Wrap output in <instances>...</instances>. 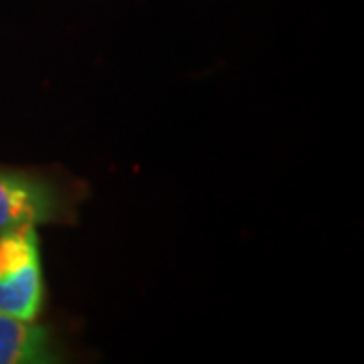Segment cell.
Listing matches in <instances>:
<instances>
[{
    "label": "cell",
    "mask_w": 364,
    "mask_h": 364,
    "mask_svg": "<svg viewBox=\"0 0 364 364\" xmlns=\"http://www.w3.org/2000/svg\"><path fill=\"white\" fill-rule=\"evenodd\" d=\"M63 193L43 176L0 168V231L65 219Z\"/></svg>",
    "instance_id": "cell-2"
},
{
    "label": "cell",
    "mask_w": 364,
    "mask_h": 364,
    "mask_svg": "<svg viewBox=\"0 0 364 364\" xmlns=\"http://www.w3.org/2000/svg\"><path fill=\"white\" fill-rule=\"evenodd\" d=\"M55 363L49 332L43 326L0 312V364Z\"/></svg>",
    "instance_id": "cell-3"
},
{
    "label": "cell",
    "mask_w": 364,
    "mask_h": 364,
    "mask_svg": "<svg viewBox=\"0 0 364 364\" xmlns=\"http://www.w3.org/2000/svg\"><path fill=\"white\" fill-rule=\"evenodd\" d=\"M45 304V277L35 227L0 231V312L35 322Z\"/></svg>",
    "instance_id": "cell-1"
}]
</instances>
